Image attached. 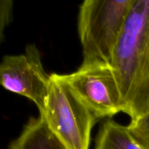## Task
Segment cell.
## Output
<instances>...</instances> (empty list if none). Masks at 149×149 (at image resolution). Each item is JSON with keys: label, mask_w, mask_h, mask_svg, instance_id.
Wrapping results in <instances>:
<instances>
[{"label": "cell", "mask_w": 149, "mask_h": 149, "mask_svg": "<svg viewBox=\"0 0 149 149\" xmlns=\"http://www.w3.org/2000/svg\"><path fill=\"white\" fill-rule=\"evenodd\" d=\"M42 116L65 149L90 148L91 131L97 119L58 74H50Z\"/></svg>", "instance_id": "cell-3"}, {"label": "cell", "mask_w": 149, "mask_h": 149, "mask_svg": "<svg viewBox=\"0 0 149 149\" xmlns=\"http://www.w3.org/2000/svg\"><path fill=\"white\" fill-rule=\"evenodd\" d=\"M13 1L10 0H1L0 1V36L1 40L4 36V29L7 27L13 19Z\"/></svg>", "instance_id": "cell-9"}, {"label": "cell", "mask_w": 149, "mask_h": 149, "mask_svg": "<svg viewBox=\"0 0 149 149\" xmlns=\"http://www.w3.org/2000/svg\"><path fill=\"white\" fill-rule=\"evenodd\" d=\"M127 127L135 141L143 149H149V113L131 120Z\"/></svg>", "instance_id": "cell-8"}, {"label": "cell", "mask_w": 149, "mask_h": 149, "mask_svg": "<svg viewBox=\"0 0 149 149\" xmlns=\"http://www.w3.org/2000/svg\"><path fill=\"white\" fill-rule=\"evenodd\" d=\"M123 112L135 120L149 113V0H135L112 59Z\"/></svg>", "instance_id": "cell-1"}, {"label": "cell", "mask_w": 149, "mask_h": 149, "mask_svg": "<svg viewBox=\"0 0 149 149\" xmlns=\"http://www.w3.org/2000/svg\"><path fill=\"white\" fill-rule=\"evenodd\" d=\"M50 75L45 71L41 53L30 44L20 55H4L0 65V83L7 91L24 96L35 103L43 115Z\"/></svg>", "instance_id": "cell-5"}, {"label": "cell", "mask_w": 149, "mask_h": 149, "mask_svg": "<svg viewBox=\"0 0 149 149\" xmlns=\"http://www.w3.org/2000/svg\"><path fill=\"white\" fill-rule=\"evenodd\" d=\"M10 149H65L49 130L45 117H31L10 144Z\"/></svg>", "instance_id": "cell-6"}, {"label": "cell", "mask_w": 149, "mask_h": 149, "mask_svg": "<svg viewBox=\"0 0 149 149\" xmlns=\"http://www.w3.org/2000/svg\"><path fill=\"white\" fill-rule=\"evenodd\" d=\"M59 77L90 109L98 122L123 112L117 80L111 65H80L74 72Z\"/></svg>", "instance_id": "cell-4"}, {"label": "cell", "mask_w": 149, "mask_h": 149, "mask_svg": "<svg viewBox=\"0 0 149 149\" xmlns=\"http://www.w3.org/2000/svg\"><path fill=\"white\" fill-rule=\"evenodd\" d=\"M135 0H85L79 6L81 65H111L113 53Z\"/></svg>", "instance_id": "cell-2"}, {"label": "cell", "mask_w": 149, "mask_h": 149, "mask_svg": "<svg viewBox=\"0 0 149 149\" xmlns=\"http://www.w3.org/2000/svg\"><path fill=\"white\" fill-rule=\"evenodd\" d=\"M95 149H143L135 141L127 126L109 119L102 125L95 140Z\"/></svg>", "instance_id": "cell-7"}]
</instances>
